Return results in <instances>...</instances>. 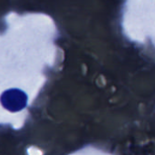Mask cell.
Wrapping results in <instances>:
<instances>
[{
    "label": "cell",
    "mask_w": 155,
    "mask_h": 155,
    "mask_svg": "<svg viewBox=\"0 0 155 155\" xmlns=\"http://www.w3.org/2000/svg\"><path fill=\"white\" fill-rule=\"evenodd\" d=\"M2 105L10 112H18L23 110L27 104L26 94L17 89H12L5 92L0 98Z\"/></svg>",
    "instance_id": "1"
}]
</instances>
